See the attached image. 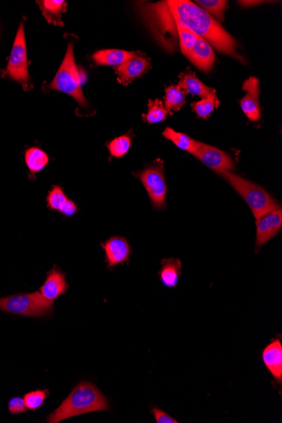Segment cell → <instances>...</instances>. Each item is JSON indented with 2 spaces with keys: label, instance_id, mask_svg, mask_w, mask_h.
Listing matches in <instances>:
<instances>
[{
  "label": "cell",
  "instance_id": "obj_11",
  "mask_svg": "<svg viewBox=\"0 0 282 423\" xmlns=\"http://www.w3.org/2000/svg\"><path fill=\"white\" fill-rule=\"evenodd\" d=\"M105 251L106 261L109 268H114L125 262H129L131 248L125 238H110L104 243H101Z\"/></svg>",
  "mask_w": 282,
  "mask_h": 423
},
{
  "label": "cell",
  "instance_id": "obj_17",
  "mask_svg": "<svg viewBox=\"0 0 282 423\" xmlns=\"http://www.w3.org/2000/svg\"><path fill=\"white\" fill-rule=\"evenodd\" d=\"M162 269L159 271L161 282L166 287L174 288L177 286L180 275L182 274V262L179 259H164L162 260Z\"/></svg>",
  "mask_w": 282,
  "mask_h": 423
},
{
  "label": "cell",
  "instance_id": "obj_2",
  "mask_svg": "<svg viewBox=\"0 0 282 423\" xmlns=\"http://www.w3.org/2000/svg\"><path fill=\"white\" fill-rule=\"evenodd\" d=\"M108 400L91 383L82 382L72 391L60 407L47 417V422L58 423L82 414L108 411Z\"/></svg>",
  "mask_w": 282,
  "mask_h": 423
},
{
  "label": "cell",
  "instance_id": "obj_7",
  "mask_svg": "<svg viewBox=\"0 0 282 423\" xmlns=\"http://www.w3.org/2000/svg\"><path fill=\"white\" fill-rule=\"evenodd\" d=\"M6 70L8 75L14 81L23 84H28V53H26L24 26L22 23L16 34Z\"/></svg>",
  "mask_w": 282,
  "mask_h": 423
},
{
  "label": "cell",
  "instance_id": "obj_18",
  "mask_svg": "<svg viewBox=\"0 0 282 423\" xmlns=\"http://www.w3.org/2000/svg\"><path fill=\"white\" fill-rule=\"evenodd\" d=\"M178 86L181 87L186 92V94L189 93V94L201 98L208 97L215 92L214 89L205 86L204 83L201 82L196 77V73L191 72V71H187L186 73L182 75Z\"/></svg>",
  "mask_w": 282,
  "mask_h": 423
},
{
  "label": "cell",
  "instance_id": "obj_13",
  "mask_svg": "<svg viewBox=\"0 0 282 423\" xmlns=\"http://www.w3.org/2000/svg\"><path fill=\"white\" fill-rule=\"evenodd\" d=\"M280 338H275L262 351L261 357L277 384H282V344Z\"/></svg>",
  "mask_w": 282,
  "mask_h": 423
},
{
  "label": "cell",
  "instance_id": "obj_29",
  "mask_svg": "<svg viewBox=\"0 0 282 423\" xmlns=\"http://www.w3.org/2000/svg\"><path fill=\"white\" fill-rule=\"evenodd\" d=\"M47 395V390L32 391L26 394L24 402L26 408L30 411H35V410L41 407Z\"/></svg>",
  "mask_w": 282,
  "mask_h": 423
},
{
  "label": "cell",
  "instance_id": "obj_22",
  "mask_svg": "<svg viewBox=\"0 0 282 423\" xmlns=\"http://www.w3.org/2000/svg\"><path fill=\"white\" fill-rule=\"evenodd\" d=\"M25 158L29 170L33 173L42 171L50 161L47 155L37 147H33V148L26 150Z\"/></svg>",
  "mask_w": 282,
  "mask_h": 423
},
{
  "label": "cell",
  "instance_id": "obj_19",
  "mask_svg": "<svg viewBox=\"0 0 282 423\" xmlns=\"http://www.w3.org/2000/svg\"><path fill=\"white\" fill-rule=\"evenodd\" d=\"M135 52L118 50V49H106L94 53L92 59L96 65L120 66L135 55Z\"/></svg>",
  "mask_w": 282,
  "mask_h": 423
},
{
  "label": "cell",
  "instance_id": "obj_27",
  "mask_svg": "<svg viewBox=\"0 0 282 423\" xmlns=\"http://www.w3.org/2000/svg\"><path fill=\"white\" fill-rule=\"evenodd\" d=\"M132 144V139L129 135H125L115 138L108 144V148L112 157L121 158L125 157L130 150Z\"/></svg>",
  "mask_w": 282,
  "mask_h": 423
},
{
  "label": "cell",
  "instance_id": "obj_21",
  "mask_svg": "<svg viewBox=\"0 0 282 423\" xmlns=\"http://www.w3.org/2000/svg\"><path fill=\"white\" fill-rule=\"evenodd\" d=\"M162 135L167 140L173 142L179 149L187 151L193 155H195L199 141L193 140L185 133L175 131L171 128H167Z\"/></svg>",
  "mask_w": 282,
  "mask_h": 423
},
{
  "label": "cell",
  "instance_id": "obj_28",
  "mask_svg": "<svg viewBox=\"0 0 282 423\" xmlns=\"http://www.w3.org/2000/svg\"><path fill=\"white\" fill-rule=\"evenodd\" d=\"M196 3L197 6H199L208 14L217 17L219 21H224V13L227 1H224V0H198Z\"/></svg>",
  "mask_w": 282,
  "mask_h": 423
},
{
  "label": "cell",
  "instance_id": "obj_9",
  "mask_svg": "<svg viewBox=\"0 0 282 423\" xmlns=\"http://www.w3.org/2000/svg\"><path fill=\"white\" fill-rule=\"evenodd\" d=\"M282 228L281 208L256 220V247L261 248L264 244L276 237Z\"/></svg>",
  "mask_w": 282,
  "mask_h": 423
},
{
  "label": "cell",
  "instance_id": "obj_3",
  "mask_svg": "<svg viewBox=\"0 0 282 423\" xmlns=\"http://www.w3.org/2000/svg\"><path fill=\"white\" fill-rule=\"evenodd\" d=\"M239 193L252 211L255 219L266 215L281 208L279 203L272 196L261 188L232 172H218Z\"/></svg>",
  "mask_w": 282,
  "mask_h": 423
},
{
  "label": "cell",
  "instance_id": "obj_30",
  "mask_svg": "<svg viewBox=\"0 0 282 423\" xmlns=\"http://www.w3.org/2000/svg\"><path fill=\"white\" fill-rule=\"evenodd\" d=\"M26 411H28V408L26 407L24 399L15 397L11 399L9 403V412L14 415Z\"/></svg>",
  "mask_w": 282,
  "mask_h": 423
},
{
  "label": "cell",
  "instance_id": "obj_26",
  "mask_svg": "<svg viewBox=\"0 0 282 423\" xmlns=\"http://www.w3.org/2000/svg\"><path fill=\"white\" fill-rule=\"evenodd\" d=\"M176 30L178 32L179 47L181 49L183 55L188 59L196 45L198 35L191 30L184 28V26H176Z\"/></svg>",
  "mask_w": 282,
  "mask_h": 423
},
{
  "label": "cell",
  "instance_id": "obj_25",
  "mask_svg": "<svg viewBox=\"0 0 282 423\" xmlns=\"http://www.w3.org/2000/svg\"><path fill=\"white\" fill-rule=\"evenodd\" d=\"M186 100V92L179 86H171L166 89L165 106L173 111H179Z\"/></svg>",
  "mask_w": 282,
  "mask_h": 423
},
{
  "label": "cell",
  "instance_id": "obj_20",
  "mask_svg": "<svg viewBox=\"0 0 282 423\" xmlns=\"http://www.w3.org/2000/svg\"><path fill=\"white\" fill-rule=\"evenodd\" d=\"M39 6L43 12V15L46 18L48 23L56 26H63L61 21V16L66 11L67 3L64 1H55V0H45V1H39Z\"/></svg>",
  "mask_w": 282,
  "mask_h": 423
},
{
  "label": "cell",
  "instance_id": "obj_8",
  "mask_svg": "<svg viewBox=\"0 0 282 423\" xmlns=\"http://www.w3.org/2000/svg\"><path fill=\"white\" fill-rule=\"evenodd\" d=\"M195 157L200 160L205 166L213 169L215 172L222 171H233L235 169L230 155L215 147L201 143H198Z\"/></svg>",
  "mask_w": 282,
  "mask_h": 423
},
{
  "label": "cell",
  "instance_id": "obj_4",
  "mask_svg": "<svg viewBox=\"0 0 282 423\" xmlns=\"http://www.w3.org/2000/svg\"><path fill=\"white\" fill-rule=\"evenodd\" d=\"M50 89L57 90L72 96L82 106H86L87 101L81 91L79 71L74 61V48L69 44L63 63L57 72L54 81L50 84Z\"/></svg>",
  "mask_w": 282,
  "mask_h": 423
},
{
  "label": "cell",
  "instance_id": "obj_1",
  "mask_svg": "<svg viewBox=\"0 0 282 423\" xmlns=\"http://www.w3.org/2000/svg\"><path fill=\"white\" fill-rule=\"evenodd\" d=\"M137 9L153 38L167 52L177 51L179 37L176 26H184L206 40L218 51L244 63L237 53L236 40L196 4L188 0L139 2Z\"/></svg>",
  "mask_w": 282,
  "mask_h": 423
},
{
  "label": "cell",
  "instance_id": "obj_14",
  "mask_svg": "<svg viewBox=\"0 0 282 423\" xmlns=\"http://www.w3.org/2000/svg\"><path fill=\"white\" fill-rule=\"evenodd\" d=\"M188 59L203 72H209L215 64V55L210 44L206 40L198 37Z\"/></svg>",
  "mask_w": 282,
  "mask_h": 423
},
{
  "label": "cell",
  "instance_id": "obj_23",
  "mask_svg": "<svg viewBox=\"0 0 282 423\" xmlns=\"http://www.w3.org/2000/svg\"><path fill=\"white\" fill-rule=\"evenodd\" d=\"M171 114V111L166 109L164 104L161 100L149 101L148 113L143 114V118L149 124L159 123Z\"/></svg>",
  "mask_w": 282,
  "mask_h": 423
},
{
  "label": "cell",
  "instance_id": "obj_5",
  "mask_svg": "<svg viewBox=\"0 0 282 423\" xmlns=\"http://www.w3.org/2000/svg\"><path fill=\"white\" fill-rule=\"evenodd\" d=\"M52 309V302L48 301L41 292L18 294L0 298V310L8 313L40 317Z\"/></svg>",
  "mask_w": 282,
  "mask_h": 423
},
{
  "label": "cell",
  "instance_id": "obj_32",
  "mask_svg": "<svg viewBox=\"0 0 282 423\" xmlns=\"http://www.w3.org/2000/svg\"><path fill=\"white\" fill-rule=\"evenodd\" d=\"M79 78H80V82L82 86V84H85L86 81V75L85 74V72H84L83 70H79Z\"/></svg>",
  "mask_w": 282,
  "mask_h": 423
},
{
  "label": "cell",
  "instance_id": "obj_6",
  "mask_svg": "<svg viewBox=\"0 0 282 423\" xmlns=\"http://www.w3.org/2000/svg\"><path fill=\"white\" fill-rule=\"evenodd\" d=\"M137 176L147 189L154 209L157 211L164 209L167 187L163 162L161 160H157L156 162L145 167L144 170L140 171Z\"/></svg>",
  "mask_w": 282,
  "mask_h": 423
},
{
  "label": "cell",
  "instance_id": "obj_24",
  "mask_svg": "<svg viewBox=\"0 0 282 423\" xmlns=\"http://www.w3.org/2000/svg\"><path fill=\"white\" fill-rule=\"evenodd\" d=\"M219 105L220 101L217 92H214L208 97L202 98L199 101L193 102L191 106L198 117L207 119L215 108H218Z\"/></svg>",
  "mask_w": 282,
  "mask_h": 423
},
{
  "label": "cell",
  "instance_id": "obj_16",
  "mask_svg": "<svg viewBox=\"0 0 282 423\" xmlns=\"http://www.w3.org/2000/svg\"><path fill=\"white\" fill-rule=\"evenodd\" d=\"M47 207L52 211H60L62 215L72 217L77 213L76 203L66 197L60 186H54L47 197Z\"/></svg>",
  "mask_w": 282,
  "mask_h": 423
},
{
  "label": "cell",
  "instance_id": "obj_33",
  "mask_svg": "<svg viewBox=\"0 0 282 423\" xmlns=\"http://www.w3.org/2000/svg\"><path fill=\"white\" fill-rule=\"evenodd\" d=\"M242 6H257L258 4L262 3L261 1H239Z\"/></svg>",
  "mask_w": 282,
  "mask_h": 423
},
{
  "label": "cell",
  "instance_id": "obj_10",
  "mask_svg": "<svg viewBox=\"0 0 282 423\" xmlns=\"http://www.w3.org/2000/svg\"><path fill=\"white\" fill-rule=\"evenodd\" d=\"M259 86V79L254 77L246 79L242 84V89L246 91V95L240 101L241 109L247 118L252 122H257L261 119Z\"/></svg>",
  "mask_w": 282,
  "mask_h": 423
},
{
  "label": "cell",
  "instance_id": "obj_31",
  "mask_svg": "<svg viewBox=\"0 0 282 423\" xmlns=\"http://www.w3.org/2000/svg\"><path fill=\"white\" fill-rule=\"evenodd\" d=\"M152 413L154 417H155V420L157 423H179L177 420L174 419V417H171L169 415V414L166 413L162 410L154 407L152 410Z\"/></svg>",
  "mask_w": 282,
  "mask_h": 423
},
{
  "label": "cell",
  "instance_id": "obj_12",
  "mask_svg": "<svg viewBox=\"0 0 282 423\" xmlns=\"http://www.w3.org/2000/svg\"><path fill=\"white\" fill-rule=\"evenodd\" d=\"M150 68H151V62L147 57L135 53L131 59L117 67L118 81L123 86H127L134 79L143 75Z\"/></svg>",
  "mask_w": 282,
  "mask_h": 423
},
{
  "label": "cell",
  "instance_id": "obj_15",
  "mask_svg": "<svg viewBox=\"0 0 282 423\" xmlns=\"http://www.w3.org/2000/svg\"><path fill=\"white\" fill-rule=\"evenodd\" d=\"M69 286L65 280V275L59 269L54 268L48 271L46 282L40 288L42 295L47 300L54 302L67 291Z\"/></svg>",
  "mask_w": 282,
  "mask_h": 423
}]
</instances>
